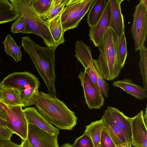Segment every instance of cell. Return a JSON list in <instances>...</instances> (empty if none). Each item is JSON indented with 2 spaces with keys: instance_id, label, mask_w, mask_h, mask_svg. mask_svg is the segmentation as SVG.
Segmentation results:
<instances>
[{
  "instance_id": "obj_1",
  "label": "cell",
  "mask_w": 147,
  "mask_h": 147,
  "mask_svg": "<svg viewBox=\"0 0 147 147\" xmlns=\"http://www.w3.org/2000/svg\"><path fill=\"white\" fill-rule=\"evenodd\" d=\"M29 55L40 76L46 85L49 94L56 97L55 50L53 47H43L35 43L29 36L22 39V45Z\"/></svg>"
},
{
  "instance_id": "obj_2",
  "label": "cell",
  "mask_w": 147,
  "mask_h": 147,
  "mask_svg": "<svg viewBox=\"0 0 147 147\" xmlns=\"http://www.w3.org/2000/svg\"><path fill=\"white\" fill-rule=\"evenodd\" d=\"M35 105L43 117L59 129L71 130L76 125L78 118L74 113L49 93L39 92Z\"/></svg>"
},
{
  "instance_id": "obj_3",
  "label": "cell",
  "mask_w": 147,
  "mask_h": 147,
  "mask_svg": "<svg viewBox=\"0 0 147 147\" xmlns=\"http://www.w3.org/2000/svg\"><path fill=\"white\" fill-rule=\"evenodd\" d=\"M117 38L109 28L97 47L100 52L98 59L92 60L94 66L99 75L108 81L117 78L122 69L118 59Z\"/></svg>"
},
{
  "instance_id": "obj_4",
  "label": "cell",
  "mask_w": 147,
  "mask_h": 147,
  "mask_svg": "<svg viewBox=\"0 0 147 147\" xmlns=\"http://www.w3.org/2000/svg\"><path fill=\"white\" fill-rule=\"evenodd\" d=\"M18 18L25 24L23 34H34L40 36L47 47L54 45L49 30L47 21L37 13L31 5L32 0H9Z\"/></svg>"
},
{
  "instance_id": "obj_5",
  "label": "cell",
  "mask_w": 147,
  "mask_h": 147,
  "mask_svg": "<svg viewBox=\"0 0 147 147\" xmlns=\"http://www.w3.org/2000/svg\"><path fill=\"white\" fill-rule=\"evenodd\" d=\"M131 28L136 51L144 46L147 32V7L142 0L135 7Z\"/></svg>"
},
{
  "instance_id": "obj_6",
  "label": "cell",
  "mask_w": 147,
  "mask_h": 147,
  "mask_svg": "<svg viewBox=\"0 0 147 147\" xmlns=\"http://www.w3.org/2000/svg\"><path fill=\"white\" fill-rule=\"evenodd\" d=\"M2 103L7 115L5 121L6 127L13 134L19 136L22 140L27 139L28 123L22 107L7 106Z\"/></svg>"
},
{
  "instance_id": "obj_7",
  "label": "cell",
  "mask_w": 147,
  "mask_h": 147,
  "mask_svg": "<svg viewBox=\"0 0 147 147\" xmlns=\"http://www.w3.org/2000/svg\"><path fill=\"white\" fill-rule=\"evenodd\" d=\"M84 92L86 103L90 109H100L103 105L104 99L102 94L93 83L88 74L84 71L78 76Z\"/></svg>"
},
{
  "instance_id": "obj_8",
  "label": "cell",
  "mask_w": 147,
  "mask_h": 147,
  "mask_svg": "<svg viewBox=\"0 0 147 147\" xmlns=\"http://www.w3.org/2000/svg\"><path fill=\"white\" fill-rule=\"evenodd\" d=\"M2 86L18 91L29 87H38V78L28 72H15L9 74L1 82Z\"/></svg>"
},
{
  "instance_id": "obj_9",
  "label": "cell",
  "mask_w": 147,
  "mask_h": 147,
  "mask_svg": "<svg viewBox=\"0 0 147 147\" xmlns=\"http://www.w3.org/2000/svg\"><path fill=\"white\" fill-rule=\"evenodd\" d=\"M27 138L32 147H59L57 136L28 123Z\"/></svg>"
},
{
  "instance_id": "obj_10",
  "label": "cell",
  "mask_w": 147,
  "mask_h": 147,
  "mask_svg": "<svg viewBox=\"0 0 147 147\" xmlns=\"http://www.w3.org/2000/svg\"><path fill=\"white\" fill-rule=\"evenodd\" d=\"M143 111L131 118V144L135 147H147V126L144 121Z\"/></svg>"
},
{
  "instance_id": "obj_11",
  "label": "cell",
  "mask_w": 147,
  "mask_h": 147,
  "mask_svg": "<svg viewBox=\"0 0 147 147\" xmlns=\"http://www.w3.org/2000/svg\"><path fill=\"white\" fill-rule=\"evenodd\" d=\"M110 12L109 0L98 22L95 26L90 28L88 36L90 40L97 47L108 29L110 27Z\"/></svg>"
},
{
  "instance_id": "obj_12",
  "label": "cell",
  "mask_w": 147,
  "mask_h": 147,
  "mask_svg": "<svg viewBox=\"0 0 147 147\" xmlns=\"http://www.w3.org/2000/svg\"><path fill=\"white\" fill-rule=\"evenodd\" d=\"M23 111L28 124L35 125L52 135L58 136L59 133V129L43 117L35 107H27Z\"/></svg>"
},
{
  "instance_id": "obj_13",
  "label": "cell",
  "mask_w": 147,
  "mask_h": 147,
  "mask_svg": "<svg viewBox=\"0 0 147 147\" xmlns=\"http://www.w3.org/2000/svg\"><path fill=\"white\" fill-rule=\"evenodd\" d=\"M101 118L108 134L117 146L131 142V138L125 134L115 124L107 109L105 111Z\"/></svg>"
},
{
  "instance_id": "obj_14",
  "label": "cell",
  "mask_w": 147,
  "mask_h": 147,
  "mask_svg": "<svg viewBox=\"0 0 147 147\" xmlns=\"http://www.w3.org/2000/svg\"><path fill=\"white\" fill-rule=\"evenodd\" d=\"M110 6V28L117 37L124 33L125 25L121 4L123 0H109Z\"/></svg>"
},
{
  "instance_id": "obj_15",
  "label": "cell",
  "mask_w": 147,
  "mask_h": 147,
  "mask_svg": "<svg viewBox=\"0 0 147 147\" xmlns=\"http://www.w3.org/2000/svg\"><path fill=\"white\" fill-rule=\"evenodd\" d=\"M63 9L53 19L47 20L49 28L54 43V47L53 48L55 50L59 45L63 44L65 41V31L61 21V16Z\"/></svg>"
},
{
  "instance_id": "obj_16",
  "label": "cell",
  "mask_w": 147,
  "mask_h": 147,
  "mask_svg": "<svg viewBox=\"0 0 147 147\" xmlns=\"http://www.w3.org/2000/svg\"><path fill=\"white\" fill-rule=\"evenodd\" d=\"M114 86L119 88L138 100H143L146 98V91L142 86L134 84L131 79H124L115 81Z\"/></svg>"
},
{
  "instance_id": "obj_17",
  "label": "cell",
  "mask_w": 147,
  "mask_h": 147,
  "mask_svg": "<svg viewBox=\"0 0 147 147\" xmlns=\"http://www.w3.org/2000/svg\"><path fill=\"white\" fill-rule=\"evenodd\" d=\"M75 46L76 53L74 55L84 69L88 67H93V59L90 47L82 40H77L75 42Z\"/></svg>"
},
{
  "instance_id": "obj_18",
  "label": "cell",
  "mask_w": 147,
  "mask_h": 147,
  "mask_svg": "<svg viewBox=\"0 0 147 147\" xmlns=\"http://www.w3.org/2000/svg\"><path fill=\"white\" fill-rule=\"evenodd\" d=\"M107 109L110 112L115 124L125 134L131 138V118L115 108L108 106Z\"/></svg>"
},
{
  "instance_id": "obj_19",
  "label": "cell",
  "mask_w": 147,
  "mask_h": 147,
  "mask_svg": "<svg viewBox=\"0 0 147 147\" xmlns=\"http://www.w3.org/2000/svg\"><path fill=\"white\" fill-rule=\"evenodd\" d=\"M89 0H69L61 16L62 24L74 18Z\"/></svg>"
},
{
  "instance_id": "obj_20",
  "label": "cell",
  "mask_w": 147,
  "mask_h": 147,
  "mask_svg": "<svg viewBox=\"0 0 147 147\" xmlns=\"http://www.w3.org/2000/svg\"><path fill=\"white\" fill-rule=\"evenodd\" d=\"M107 1L96 0L88 14L87 22L91 28L96 24L101 17L105 7Z\"/></svg>"
},
{
  "instance_id": "obj_21",
  "label": "cell",
  "mask_w": 147,
  "mask_h": 147,
  "mask_svg": "<svg viewBox=\"0 0 147 147\" xmlns=\"http://www.w3.org/2000/svg\"><path fill=\"white\" fill-rule=\"evenodd\" d=\"M0 96L1 101L7 106H22L19 91L17 90L1 86L0 88Z\"/></svg>"
},
{
  "instance_id": "obj_22",
  "label": "cell",
  "mask_w": 147,
  "mask_h": 147,
  "mask_svg": "<svg viewBox=\"0 0 147 147\" xmlns=\"http://www.w3.org/2000/svg\"><path fill=\"white\" fill-rule=\"evenodd\" d=\"M104 124L102 118L92 122L86 126L84 133L87 134L91 138L94 147H99L102 131Z\"/></svg>"
},
{
  "instance_id": "obj_23",
  "label": "cell",
  "mask_w": 147,
  "mask_h": 147,
  "mask_svg": "<svg viewBox=\"0 0 147 147\" xmlns=\"http://www.w3.org/2000/svg\"><path fill=\"white\" fill-rule=\"evenodd\" d=\"M39 87H29L19 91L21 105L25 107L35 105L38 96Z\"/></svg>"
},
{
  "instance_id": "obj_24",
  "label": "cell",
  "mask_w": 147,
  "mask_h": 147,
  "mask_svg": "<svg viewBox=\"0 0 147 147\" xmlns=\"http://www.w3.org/2000/svg\"><path fill=\"white\" fill-rule=\"evenodd\" d=\"M3 42L4 51L7 55L12 57L16 62L21 60L22 53L20 47L17 45L10 34L7 35Z\"/></svg>"
},
{
  "instance_id": "obj_25",
  "label": "cell",
  "mask_w": 147,
  "mask_h": 147,
  "mask_svg": "<svg viewBox=\"0 0 147 147\" xmlns=\"http://www.w3.org/2000/svg\"><path fill=\"white\" fill-rule=\"evenodd\" d=\"M96 0H89L77 16L73 20L62 24L65 31L78 27L80 22L90 10Z\"/></svg>"
},
{
  "instance_id": "obj_26",
  "label": "cell",
  "mask_w": 147,
  "mask_h": 147,
  "mask_svg": "<svg viewBox=\"0 0 147 147\" xmlns=\"http://www.w3.org/2000/svg\"><path fill=\"white\" fill-rule=\"evenodd\" d=\"M116 50L118 61L120 67L122 69L127 55L126 41L125 32L117 38Z\"/></svg>"
},
{
  "instance_id": "obj_27",
  "label": "cell",
  "mask_w": 147,
  "mask_h": 147,
  "mask_svg": "<svg viewBox=\"0 0 147 147\" xmlns=\"http://www.w3.org/2000/svg\"><path fill=\"white\" fill-rule=\"evenodd\" d=\"M140 60L139 65L141 75L143 88L147 91V49L144 46L139 49Z\"/></svg>"
},
{
  "instance_id": "obj_28",
  "label": "cell",
  "mask_w": 147,
  "mask_h": 147,
  "mask_svg": "<svg viewBox=\"0 0 147 147\" xmlns=\"http://www.w3.org/2000/svg\"><path fill=\"white\" fill-rule=\"evenodd\" d=\"M52 0H32L31 5L35 11L43 17L49 11Z\"/></svg>"
},
{
  "instance_id": "obj_29",
  "label": "cell",
  "mask_w": 147,
  "mask_h": 147,
  "mask_svg": "<svg viewBox=\"0 0 147 147\" xmlns=\"http://www.w3.org/2000/svg\"><path fill=\"white\" fill-rule=\"evenodd\" d=\"M69 0H52L51 9L43 17L49 20L57 16L64 9Z\"/></svg>"
},
{
  "instance_id": "obj_30",
  "label": "cell",
  "mask_w": 147,
  "mask_h": 147,
  "mask_svg": "<svg viewBox=\"0 0 147 147\" xmlns=\"http://www.w3.org/2000/svg\"><path fill=\"white\" fill-rule=\"evenodd\" d=\"M71 145L72 147H94L91 138L85 133L77 138L74 143Z\"/></svg>"
},
{
  "instance_id": "obj_31",
  "label": "cell",
  "mask_w": 147,
  "mask_h": 147,
  "mask_svg": "<svg viewBox=\"0 0 147 147\" xmlns=\"http://www.w3.org/2000/svg\"><path fill=\"white\" fill-rule=\"evenodd\" d=\"M99 147H117L104 125L102 131Z\"/></svg>"
},
{
  "instance_id": "obj_32",
  "label": "cell",
  "mask_w": 147,
  "mask_h": 147,
  "mask_svg": "<svg viewBox=\"0 0 147 147\" xmlns=\"http://www.w3.org/2000/svg\"><path fill=\"white\" fill-rule=\"evenodd\" d=\"M18 18L17 14L13 10H0V24L16 20Z\"/></svg>"
},
{
  "instance_id": "obj_33",
  "label": "cell",
  "mask_w": 147,
  "mask_h": 147,
  "mask_svg": "<svg viewBox=\"0 0 147 147\" xmlns=\"http://www.w3.org/2000/svg\"><path fill=\"white\" fill-rule=\"evenodd\" d=\"M26 25L20 18H18L12 24L11 28V32L14 33H23L25 30Z\"/></svg>"
},
{
  "instance_id": "obj_34",
  "label": "cell",
  "mask_w": 147,
  "mask_h": 147,
  "mask_svg": "<svg viewBox=\"0 0 147 147\" xmlns=\"http://www.w3.org/2000/svg\"><path fill=\"white\" fill-rule=\"evenodd\" d=\"M13 134L6 127L0 126V139L10 140Z\"/></svg>"
},
{
  "instance_id": "obj_35",
  "label": "cell",
  "mask_w": 147,
  "mask_h": 147,
  "mask_svg": "<svg viewBox=\"0 0 147 147\" xmlns=\"http://www.w3.org/2000/svg\"><path fill=\"white\" fill-rule=\"evenodd\" d=\"M84 71L88 74L97 88L100 90L98 84L97 78L93 70L90 67H88L85 69Z\"/></svg>"
},
{
  "instance_id": "obj_36",
  "label": "cell",
  "mask_w": 147,
  "mask_h": 147,
  "mask_svg": "<svg viewBox=\"0 0 147 147\" xmlns=\"http://www.w3.org/2000/svg\"><path fill=\"white\" fill-rule=\"evenodd\" d=\"M0 147H20V146L10 140L0 139Z\"/></svg>"
},
{
  "instance_id": "obj_37",
  "label": "cell",
  "mask_w": 147,
  "mask_h": 147,
  "mask_svg": "<svg viewBox=\"0 0 147 147\" xmlns=\"http://www.w3.org/2000/svg\"><path fill=\"white\" fill-rule=\"evenodd\" d=\"M13 7L8 0H0V10H12Z\"/></svg>"
},
{
  "instance_id": "obj_38",
  "label": "cell",
  "mask_w": 147,
  "mask_h": 147,
  "mask_svg": "<svg viewBox=\"0 0 147 147\" xmlns=\"http://www.w3.org/2000/svg\"><path fill=\"white\" fill-rule=\"evenodd\" d=\"M0 117L5 121L7 118V115L5 110L1 101H0Z\"/></svg>"
},
{
  "instance_id": "obj_39",
  "label": "cell",
  "mask_w": 147,
  "mask_h": 147,
  "mask_svg": "<svg viewBox=\"0 0 147 147\" xmlns=\"http://www.w3.org/2000/svg\"><path fill=\"white\" fill-rule=\"evenodd\" d=\"M20 147H32L28 138L25 140H22Z\"/></svg>"
},
{
  "instance_id": "obj_40",
  "label": "cell",
  "mask_w": 147,
  "mask_h": 147,
  "mask_svg": "<svg viewBox=\"0 0 147 147\" xmlns=\"http://www.w3.org/2000/svg\"><path fill=\"white\" fill-rule=\"evenodd\" d=\"M147 107L146 108V110L145 112V114L144 115H143V118L144 121L146 125L147 126Z\"/></svg>"
},
{
  "instance_id": "obj_41",
  "label": "cell",
  "mask_w": 147,
  "mask_h": 147,
  "mask_svg": "<svg viewBox=\"0 0 147 147\" xmlns=\"http://www.w3.org/2000/svg\"><path fill=\"white\" fill-rule=\"evenodd\" d=\"M0 126L3 127H6L5 121L1 117H0Z\"/></svg>"
},
{
  "instance_id": "obj_42",
  "label": "cell",
  "mask_w": 147,
  "mask_h": 147,
  "mask_svg": "<svg viewBox=\"0 0 147 147\" xmlns=\"http://www.w3.org/2000/svg\"><path fill=\"white\" fill-rule=\"evenodd\" d=\"M117 147H131V142H129Z\"/></svg>"
},
{
  "instance_id": "obj_43",
  "label": "cell",
  "mask_w": 147,
  "mask_h": 147,
  "mask_svg": "<svg viewBox=\"0 0 147 147\" xmlns=\"http://www.w3.org/2000/svg\"><path fill=\"white\" fill-rule=\"evenodd\" d=\"M61 147H72L71 145L69 143H65L63 144Z\"/></svg>"
},
{
  "instance_id": "obj_44",
  "label": "cell",
  "mask_w": 147,
  "mask_h": 147,
  "mask_svg": "<svg viewBox=\"0 0 147 147\" xmlns=\"http://www.w3.org/2000/svg\"><path fill=\"white\" fill-rule=\"evenodd\" d=\"M143 1L146 7H147V1L146 0H142Z\"/></svg>"
},
{
  "instance_id": "obj_45",
  "label": "cell",
  "mask_w": 147,
  "mask_h": 147,
  "mask_svg": "<svg viewBox=\"0 0 147 147\" xmlns=\"http://www.w3.org/2000/svg\"><path fill=\"white\" fill-rule=\"evenodd\" d=\"M1 85H2V82H0V88L1 86ZM1 100V98H0V101Z\"/></svg>"
},
{
  "instance_id": "obj_46",
  "label": "cell",
  "mask_w": 147,
  "mask_h": 147,
  "mask_svg": "<svg viewBox=\"0 0 147 147\" xmlns=\"http://www.w3.org/2000/svg\"><path fill=\"white\" fill-rule=\"evenodd\" d=\"M1 63V61H0V63Z\"/></svg>"
}]
</instances>
